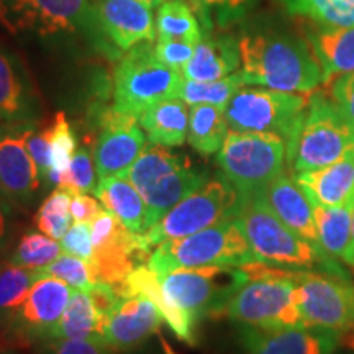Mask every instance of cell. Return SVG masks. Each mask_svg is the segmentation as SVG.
Instances as JSON below:
<instances>
[{
  "label": "cell",
  "instance_id": "cell-44",
  "mask_svg": "<svg viewBox=\"0 0 354 354\" xmlns=\"http://www.w3.org/2000/svg\"><path fill=\"white\" fill-rule=\"evenodd\" d=\"M26 146L28 151L32 154L35 165H37L39 176H41L43 183H48L51 171V159H50V141H48V128H38L33 127L32 133L28 135L26 140Z\"/></svg>",
  "mask_w": 354,
  "mask_h": 354
},
{
  "label": "cell",
  "instance_id": "cell-52",
  "mask_svg": "<svg viewBox=\"0 0 354 354\" xmlns=\"http://www.w3.org/2000/svg\"><path fill=\"white\" fill-rule=\"evenodd\" d=\"M159 344H161V348H162V353L165 354H177L174 349L171 348V344L166 342V338L162 335H159Z\"/></svg>",
  "mask_w": 354,
  "mask_h": 354
},
{
  "label": "cell",
  "instance_id": "cell-12",
  "mask_svg": "<svg viewBox=\"0 0 354 354\" xmlns=\"http://www.w3.org/2000/svg\"><path fill=\"white\" fill-rule=\"evenodd\" d=\"M299 308L304 326L339 338L354 328V282L323 269L299 271Z\"/></svg>",
  "mask_w": 354,
  "mask_h": 354
},
{
  "label": "cell",
  "instance_id": "cell-49",
  "mask_svg": "<svg viewBox=\"0 0 354 354\" xmlns=\"http://www.w3.org/2000/svg\"><path fill=\"white\" fill-rule=\"evenodd\" d=\"M192 2L198 3V6H218V7H227V8H238L246 0H192Z\"/></svg>",
  "mask_w": 354,
  "mask_h": 354
},
{
  "label": "cell",
  "instance_id": "cell-37",
  "mask_svg": "<svg viewBox=\"0 0 354 354\" xmlns=\"http://www.w3.org/2000/svg\"><path fill=\"white\" fill-rule=\"evenodd\" d=\"M61 253H63L61 243L53 240L51 236L41 232H26L21 234L8 261L21 268L39 271L59 258Z\"/></svg>",
  "mask_w": 354,
  "mask_h": 354
},
{
  "label": "cell",
  "instance_id": "cell-34",
  "mask_svg": "<svg viewBox=\"0 0 354 354\" xmlns=\"http://www.w3.org/2000/svg\"><path fill=\"white\" fill-rule=\"evenodd\" d=\"M292 15L317 25L354 26V0H279Z\"/></svg>",
  "mask_w": 354,
  "mask_h": 354
},
{
  "label": "cell",
  "instance_id": "cell-53",
  "mask_svg": "<svg viewBox=\"0 0 354 354\" xmlns=\"http://www.w3.org/2000/svg\"><path fill=\"white\" fill-rule=\"evenodd\" d=\"M141 2L148 3L149 7H156V6H161V3H165L166 0H141Z\"/></svg>",
  "mask_w": 354,
  "mask_h": 354
},
{
  "label": "cell",
  "instance_id": "cell-2",
  "mask_svg": "<svg viewBox=\"0 0 354 354\" xmlns=\"http://www.w3.org/2000/svg\"><path fill=\"white\" fill-rule=\"evenodd\" d=\"M243 266L248 279L228 300L223 317L256 328L304 326L299 308V271L272 268L259 261Z\"/></svg>",
  "mask_w": 354,
  "mask_h": 354
},
{
  "label": "cell",
  "instance_id": "cell-15",
  "mask_svg": "<svg viewBox=\"0 0 354 354\" xmlns=\"http://www.w3.org/2000/svg\"><path fill=\"white\" fill-rule=\"evenodd\" d=\"M99 127V138L92 153L97 176L104 179L125 174L146 146L140 118L110 107L100 113Z\"/></svg>",
  "mask_w": 354,
  "mask_h": 354
},
{
  "label": "cell",
  "instance_id": "cell-29",
  "mask_svg": "<svg viewBox=\"0 0 354 354\" xmlns=\"http://www.w3.org/2000/svg\"><path fill=\"white\" fill-rule=\"evenodd\" d=\"M94 196L99 198L105 210L113 214L130 232L141 234L146 227V203L125 176H112L99 179Z\"/></svg>",
  "mask_w": 354,
  "mask_h": 354
},
{
  "label": "cell",
  "instance_id": "cell-10",
  "mask_svg": "<svg viewBox=\"0 0 354 354\" xmlns=\"http://www.w3.org/2000/svg\"><path fill=\"white\" fill-rule=\"evenodd\" d=\"M161 277V286L172 305L197 323L203 318L223 317L233 294L245 284V266H205L177 269Z\"/></svg>",
  "mask_w": 354,
  "mask_h": 354
},
{
  "label": "cell",
  "instance_id": "cell-47",
  "mask_svg": "<svg viewBox=\"0 0 354 354\" xmlns=\"http://www.w3.org/2000/svg\"><path fill=\"white\" fill-rule=\"evenodd\" d=\"M69 210L74 221L92 223L95 220V216L104 209H102L95 197L88 196V194H74L73 198H71Z\"/></svg>",
  "mask_w": 354,
  "mask_h": 354
},
{
  "label": "cell",
  "instance_id": "cell-32",
  "mask_svg": "<svg viewBox=\"0 0 354 354\" xmlns=\"http://www.w3.org/2000/svg\"><path fill=\"white\" fill-rule=\"evenodd\" d=\"M39 277V271L21 268L12 261L0 264V323L3 326L19 312Z\"/></svg>",
  "mask_w": 354,
  "mask_h": 354
},
{
  "label": "cell",
  "instance_id": "cell-7",
  "mask_svg": "<svg viewBox=\"0 0 354 354\" xmlns=\"http://www.w3.org/2000/svg\"><path fill=\"white\" fill-rule=\"evenodd\" d=\"M243 198L223 176L210 177L167 212L154 227L140 234L148 253L161 243L189 236L202 230L234 220L240 215Z\"/></svg>",
  "mask_w": 354,
  "mask_h": 354
},
{
  "label": "cell",
  "instance_id": "cell-39",
  "mask_svg": "<svg viewBox=\"0 0 354 354\" xmlns=\"http://www.w3.org/2000/svg\"><path fill=\"white\" fill-rule=\"evenodd\" d=\"M39 274H41V276H51L59 279V281H64L66 284H69L73 289L88 290L94 286H97L91 263L66 253L53 261L50 266L39 269Z\"/></svg>",
  "mask_w": 354,
  "mask_h": 354
},
{
  "label": "cell",
  "instance_id": "cell-43",
  "mask_svg": "<svg viewBox=\"0 0 354 354\" xmlns=\"http://www.w3.org/2000/svg\"><path fill=\"white\" fill-rule=\"evenodd\" d=\"M41 354H113L102 339H50Z\"/></svg>",
  "mask_w": 354,
  "mask_h": 354
},
{
  "label": "cell",
  "instance_id": "cell-30",
  "mask_svg": "<svg viewBox=\"0 0 354 354\" xmlns=\"http://www.w3.org/2000/svg\"><path fill=\"white\" fill-rule=\"evenodd\" d=\"M322 250L335 259H344L351 241L354 196L342 205L323 207L312 203Z\"/></svg>",
  "mask_w": 354,
  "mask_h": 354
},
{
  "label": "cell",
  "instance_id": "cell-46",
  "mask_svg": "<svg viewBox=\"0 0 354 354\" xmlns=\"http://www.w3.org/2000/svg\"><path fill=\"white\" fill-rule=\"evenodd\" d=\"M330 97L344 118L354 127V71L336 77L330 84Z\"/></svg>",
  "mask_w": 354,
  "mask_h": 354
},
{
  "label": "cell",
  "instance_id": "cell-23",
  "mask_svg": "<svg viewBox=\"0 0 354 354\" xmlns=\"http://www.w3.org/2000/svg\"><path fill=\"white\" fill-rule=\"evenodd\" d=\"M307 39L323 71V84L354 71V26L312 25Z\"/></svg>",
  "mask_w": 354,
  "mask_h": 354
},
{
  "label": "cell",
  "instance_id": "cell-19",
  "mask_svg": "<svg viewBox=\"0 0 354 354\" xmlns=\"http://www.w3.org/2000/svg\"><path fill=\"white\" fill-rule=\"evenodd\" d=\"M94 8L100 33L120 51L156 39V20L148 3L141 0H95Z\"/></svg>",
  "mask_w": 354,
  "mask_h": 354
},
{
  "label": "cell",
  "instance_id": "cell-56",
  "mask_svg": "<svg viewBox=\"0 0 354 354\" xmlns=\"http://www.w3.org/2000/svg\"><path fill=\"white\" fill-rule=\"evenodd\" d=\"M3 354H15V353H12V351H6Z\"/></svg>",
  "mask_w": 354,
  "mask_h": 354
},
{
  "label": "cell",
  "instance_id": "cell-1",
  "mask_svg": "<svg viewBox=\"0 0 354 354\" xmlns=\"http://www.w3.org/2000/svg\"><path fill=\"white\" fill-rule=\"evenodd\" d=\"M238 43L246 86L310 94L323 82L322 66L308 39L286 32H258Z\"/></svg>",
  "mask_w": 354,
  "mask_h": 354
},
{
  "label": "cell",
  "instance_id": "cell-9",
  "mask_svg": "<svg viewBox=\"0 0 354 354\" xmlns=\"http://www.w3.org/2000/svg\"><path fill=\"white\" fill-rule=\"evenodd\" d=\"M215 161L221 176L246 198L264 192L286 172V141L271 133L230 130Z\"/></svg>",
  "mask_w": 354,
  "mask_h": 354
},
{
  "label": "cell",
  "instance_id": "cell-36",
  "mask_svg": "<svg viewBox=\"0 0 354 354\" xmlns=\"http://www.w3.org/2000/svg\"><path fill=\"white\" fill-rule=\"evenodd\" d=\"M48 141H50V159L51 171L48 183L56 185L61 176L69 171L71 161L76 154V135H74L71 123L64 112H57L53 118L51 125H48Z\"/></svg>",
  "mask_w": 354,
  "mask_h": 354
},
{
  "label": "cell",
  "instance_id": "cell-24",
  "mask_svg": "<svg viewBox=\"0 0 354 354\" xmlns=\"http://www.w3.org/2000/svg\"><path fill=\"white\" fill-rule=\"evenodd\" d=\"M240 66V43L232 37H202L184 66L183 76L187 81H218L236 73Z\"/></svg>",
  "mask_w": 354,
  "mask_h": 354
},
{
  "label": "cell",
  "instance_id": "cell-40",
  "mask_svg": "<svg viewBox=\"0 0 354 354\" xmlns=\"http://www.w3.org/2000/svg\"><path fill=\"white\" fill-rule=\"evenodd\" d=\"M95 165L94 156L88 151L86 146L77 148L76 154H74L73 161H71L69 171L64 176L59 177L56 183L57 189L69 190L71 194H88L94 192L95 184Z\"/></svg>",
  "mask_w": 354,
  "mask_h": 354
},
{
  "label": "cell",
  "instance_id": "cell-13",
  "mask_svg": "<svg viewBox=\"0 0 354 354\" xmlns=\"http://www.w3.org/2000/svg\"><path fill=\"white\" fill-rule=\"evenodd\" d=\"M91 227L94 254L88 263L97 284L120 286L151 256L141 245L140 234L130 232L109 210H102Z\"/></svg>",
  "mask_w": 354,
  "mask_h": 354
},
{
  "label": "cell",
  "instance_id": "cell-55",
  "mask_svg": "<svg viewBox=\"0 0 354 354\" xmlns=\"http://www.w3.org/2000/svg\"><path fill=\"white\" fill-rule=\"evenodd\" d=\"M6 351H7V349H0V354H3Z\"/></svg>",
  "mask_w": 354,
  "mask_h": 354
},
{
  "label": "cell",
  "instance_id": "cell-26",
  "mask_svg": "<svg viewBox=\"0 0 354 354\" xmlns=\"http://www.w3.org/2000/svg\"><path fill=\"white\" fill-rule=\"evenodd\" d=\"M30 26L41 35H56L99 26V21L88 0H33Z\"/></svg>",
  "mask_w": 354,
  "mask_h": 354
},
{
  "label": "cell",
  "instance_id": "cell-21",
  "mask_svg": "<svg viewBox=\"0 0 354 354\" xmlns=\"http://www.w3.org/2000/svg\"><path fill=\"white\" fill-rule=\"evenodd\" d=\"M292 177L312 203L323 207L342 205L354 196V145L338 161Z\"/></svg>",
  "mask_w": 354,
  "mask_h": 354
},
{
  "label": "cell",
  "instance_id": "cell-27",
  "mask_svg": "<svg viewBox=\"0 0 354 354\" xmlns=\"http://www.w3.org/2000/svg\"><path fill=\"white\" fill-rule=\"evenodd\" d=\"M189 105L180 99H166L140 115V125L149 143L176 148L183 146L189 133Z\"/></svg>",
  "mask_w": 354,
  "mask_h": 354
},
{
  "label": "cell",
  "instance_id": "cell-17",
  "mask_svg": "<svg viewBox=\"0 0 354 354\" xmlns=\"http://www.w3.org/2000/svg\"><path fill=\"white\" fill-rule=\"evenodd\" d=\"M71 294L73 289L64 281L51 276H41L35 282L28 297L6 328L19 339L44 342L50 330L63 317Z\"/></svg>",
  "mask_w": 354,
  "mask_h": 354
},
{
  "label": "cell",
  "instance_id": "cell-20",
  "mask_svg": "<svg viewBox=\"0 0 354 354\" xmlns=\"http://www.w3.org/2000/svg\"><path fill=\"white\" fill-rule=\"evenodd\" d=\"M264 198L274 214L304 240L322 250L313 205L295 179L287 172L276 177L264 190ZM323 251V250H322Z\"/></svg>",
  "mask_w": 354,
  "mask_h": 354
},
{
  "label": "cell",
  "instance_id": "cell-31",
  "mask_svg": "<svg viewBox=\"0 0 354 354\" xmlns=\"http://www.w3.org/2000/svg\"><path fill=\"white\" fill-rule=\"evenodd\" d=\"M230 127L225 110L215 105H192L189 113V145L197 153L209 156L220 151L227 138Z\"/></svg>",
  "mask_w": 354,
  "mask_h": 354
},
{
  "label": "cell",
  "instance_id": "cell-18",
  "mask_svg": "<svg viewBox=\"0 0 354 354\" xmlns=\"http://www.w3.org/2000/svg\"><path fill=\"white\" fill-rule=\"evenodd\" d=\"M238 343L241 354H335L339 336L310 328H256L240 325Z\"/></svg>",
  "mask_w": 354,
  "mask_h": 354
},
{
  "label": "cell",
  "instance_id": "cell-28",
  "mask_svg": "<svg viewBox=\"0 0 354 354\" xmlns=\"http://www.w3.org/2000/svg\"><path fill=\"white\" fill-rule=\"evenodd\" d=\"M105 317L97 307L91 292L74 289L63 317L48 333L50 339H102L104 342Z\"/></svg>",
  "mask_w": 354,
  "mask_h": 354
},
{
  "label": "cell",
  "instance_id": "cell-5",
  "mask_svg": "<svg viewBox=\"0 0 354 354\" xmlns=\"http://www.w3.org/2000/svg\"><path fill=\"white\" fill-rule=\"evenodd\" d=\"M125 176L146 203V227L159 220L210 179L207 171L194 166L185 156L172 153L166 146L146 145Z\"/></svg>",
  "mask_w": 354,
  "mask_h": 354
},
{
  "label": "cell",
  "instance_id": "cell-48",
  "mask_svg": "<svg viewBox=\"0 0 354 354\" xmlns=\"http://www.w3.org/2000/svg\"><path fill=\"white\" fill-rule=\"evenodd\" d=\"M13 228V203L0 196V251L10 241Z\"/></svg>",
  "mask_w": 354,
  "mask_h": 354
},
{
  "label": "cell",
  "instance_id": "cell-42",
  "mask_svg": "<svg viewBox=\"0 0 354 354\" xmlns=\"http://www.w3.org/2000/svg\"><path fill=\"white\" fill-rule=\"evenodd\" d=\"M63 253L76 256L84 261H91L94 254V241H92V227L91 223H81L74 221L68 233L61 240Z\"/></svg>",
  "mask_w": 354,
  "mask_h": 354
},
{
  "label": "cell",
  "instance_id": "cell-38",
  "mask_svg": "<svg viewBox=\"0 0 354 354\" xmlns=\"http://www.w3.org/2000/svg\"><path fill=\"white\" fill-rule=\"evenodd\" d=\"M71 198L73 194L64 189H55L44 198L35 214V225L39 232L51 236L53 240H63V236L71 228Z\"/></svg>",
  "mask_w": 354,
  "mask_h": 354
},
{
  "label": "cell",
  "instance_id": "cell-51",
  "mask_svg": "<svg viewBox=\"0 0 354 354\" xmlns=\"http://www.w3.org/2000/svg\"><path fill=\"white\" fill-rule=\"evenodd\" d=\"M339 344H343V346H346L354 351V328L351 331H348V333H344L342 338H339Z\"/></svg>",
  "mask_w": 354,
  "mask_h": 354
},
{
  "label": "cell",
  "instance_id": "cell-11",
  "mask_svg": "<svg viewBox=\"0 0 354 354\" xmlns=\"http://www.w3.org/2000/svg\"><path fill=\"white\" fill-rule=\"evenodd\" d=\"M310 94L243 86L225 107L230 130L271 133L289 141L297 131Z\"/></svg>",
  "mask_w": 354,
  "mask_h": 354
},
{
  "label": "cell",
  "instance_id": "cell-14",
  "mask_svg": "<svg viewBox=\"0 0 354 354\" xmlns=\"http://www.w3.org/2000/svg\"><path fill=\"white\" fill-rule=\"evenodd\" d=\"M35 125V122H0V196L13 205H30L43 184L26 146Z\"/></svg>",
  "mask_w": 354,
  "mask_h": 354
},
{
  "label": "cell",
  "instance_id": "cell-8",
  "mask_svg": "<svg viewBox=\"0 0 354 354\" xmlns=\"http://www.w3.org/2000/svg\"><path fill=\"white\" fill-rule=\"evenodd\" d=\"M184 76L159 61L151 41H141L125 55L113 71V107L140 115L151 105L180 97Z\"/></svg>",
  "mask_w": 354,
  "mask_h": 354
},
{
  "label": "cell",
  "instance_id": "cell-6",
  "mask_svg": "<svg viewBox=\"0 0 354 354\" xmlns=\"http://www.w3.org/2000/svg\"><path fill=\"white\" fill-rule=\"evenodd\" d=\"M254 261L240 221L234 218L179 240L161 243L153 250L148 266L158 276H165L177 269L243 266Z\"/></svg>",
  "mask_w": 354,
  "mask_h": 354
},
{
  "label": "cell",
  "instance_id": "cell-3",
  "mask_svg": "<svg viewBox=\"0 0 354 354\" xmlns=\"http://www.w3.org/2000/svg\"><path fill=\"white\" fill-rule=\"evenodd\" d=\"M238 221L259 263L289 271L323 269L344 274V269L338 266L335 258L292 232L274 214L266 202L264 192L243 198Z\"/></svg>",
  "mask_w": 354,
  "mask_h": 354
},
{
  "label": "cell",
  "instance_id": "cell-45",
  "mask_svg": "<svg viewBox=\"0 0 354 354\" xmlns=\"http://www.w3.org/2000/svg\"><path fill=\"white\" fill-rule=\"evenodd\" d=\"M33 0H0V21L10 32L26 28L32 20Z\"/></svg>",
  "mask_w": 354,
  "mask_h": 354
},
{
  "label": "cell",
  "instance_id": "cell-54",
  "mask_svg": "<svg viewBox=\"0 0 354 354\" xmlns=\"http://www.w3.org/2000/svg\"><path fill=\"white\" fill-rule=\"evenodd\" d=\"M0 349H6V344H3V342H2V338H0Z\"/></svg>",
  "mask_w": 354,
  "mask_h": 354
},
{
  "label": "cell",
  "instance_id": "cell-25",
  "mask_svg": "<svg viewBox=\"0 0 354 354\" xmlns=\"http://www.w3.org/2000/svg\"><path fill=\"white\" fill-rule=\"evenodd\" d=\"M37 99L15 56L0 46V122H35Z\"/></svg>",
  "mask_w": 354,
  "mask_h": 354
},
{
  "label": "cell",
  "instance_id": "cell-33",
  "mask_svg": "<svg viewBox=\"0 0 354 354\" xmlns=\"http://www.w3.org/2000/svg\"><path fill=\"white\" fill-rule=\"evenodd\" d=\"M158 38H177L197 44L202 39V30L196 10L189 0H166L156 13Z\"/></svg>",
  "mask_w": 354,
  "mask_h": 354
},
{
  "label": "cell",
  "instance_id": "cell-41",
  "mask_svg": "<svg viewBox=\"0 0 354 354\" xmlns=\"http://www.w3.org/2000/svg\"><path fill=\"white\" fill-rule=\"evenodd\" d=\"M194 50H196V44L177 38H158L154 44V51H156L159 61H162L172 69L180 71V73L192 57Z\"/></svg>",
  "mask_w": 354,
  "mask_h": 354
},
{
  "label": "cell",
  "instance_id": "cell-50",
  "mask_svg": "<svg viewBox=\"0 0 354 354\" xmlns=\"http://www.w3.org/2000/svg\"><path fill=\"white\" fill-rule=\"evenodd\" d=\"M343 263L354 269V214H353V223H351V241H349L348 253H346V256H344Z\"/></svg>",
  "mask_w": 354,
  "mask_h": 354
},
{
  "label": "cell",
  "instance_id": "cell-22",
  "mask_svg": "<svg viewBox=\"0 0 354 354\" xmlns=\"http://www.w3.org/2000/svg\"><path fill=\"white\" fill-rule=\"evenodd\" d=\"M113 287H117L125 295H145V297H148L159 308L165 323H167L176 338L189 344V346H196L197 325L187 313L169 302L161 286V277L148 264L138 266L120 286Z\"/></svg>",
  "mask_w": 354,
  "mask_h": 354
},
{
  "label": "cell",
  "instance_id": "cell-4",
  "mask_svg": "<svg viewBox=\"0 0 354 354\" xmlns=\"http://www.w3.org/2000/svg\"><path fill=\"white\" fill-rule=\"evenodd\" d=\"M354 145V127L339 112L330 94L315 88L297 131L286 143L287 165L292 176L322 169L338 161Z\"/></svg>",
  "mask_w": 354,
  "mask_h": 354
},
{
  "label": "cell",
  "instance_id": "cell-35",
  "mask_svg": "<svg viewBox=\"0 0 354 354\" xmlns=\"http://www.w3.org/2000/svg\"><path fill=\"white\" fill-rule=\"evenodd\" d=\"M243 86H246L241 71L230 74V76L218 79V81H187L185 79L180 91V99L190 105H215V107H227L232 97L236 94Z\"/></svg>",
  "mask_w": 354,
  "mask_h": 354
},
{
  "label": "cell",
  "instance_id": "cell-16",
  "mask_svg": "<svg viewBox=\"0 0 354 354\" xmlns=\"http://www.w3.org/2000/svg\"><path fill=\"white\" fill-rule=\"evenodd\" d=\"M165 323L159 308L145 295H125L118 290V300L105 318L104 343L113 353H130L159 333Z\"/></svg>",
  "mask_w": 354,
  "mask_h": 354
}]
</instances>
